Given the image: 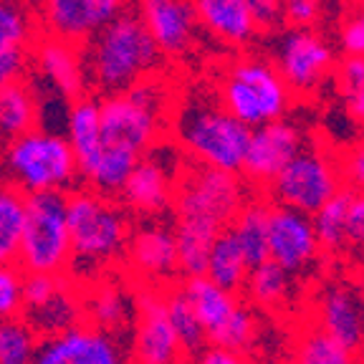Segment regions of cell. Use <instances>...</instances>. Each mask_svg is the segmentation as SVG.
Wrapping results in <instances>:
<instances>
[{
  "label": "cell",
  "instance_id": "21",
  "mask_svg": "<svg viewBox=\"0 0 364 364\" xmlns=\"http://www.w3.org/2000/svg\"><path fill=\"white\" fill-rule=\"evenodd\" d=\"M182 291L188 294L190 304L198 311L200 321L205 326V334H208V341L215 344L218 336L228 329V324L235 318L240 309V301L235 299L233 291L223 289L220 284H215L208 276H188Z\"/></svg>",
  "mask_w": 364,
  "mask_h": 364
},
{
  "label": "cell",
  "instance_id": "7",
  "mask_svg": "<svg viewBox=\"0 0 364 364\" xmlns=\"http://www.w3.org/2000/svg\"><path fill=\"white\" fill-rule=\"evenodd\" d=\"M218 99L233 117L256 129L268 122L286 119L294 91L273 61L243 56L225 68L218 86Z\"/></svg>",
  "mask_w": 364,
  "mask_h": 364
},
{
  "label": "cell",
  "instance_id": "50",
  "mask_svg": "<svg viewBox=\"0 0 364 364\" xmlns=\"http://www.w3.org/2000/svg\"><path fill=\"white\" fill-rule=\"evenodd\" d=\"M245 364H258V362H245Z\"/></svg>",
  "mask_w": 364,
  "mask_h": 364
},
{
  "label": "cell",
  "instance_id": "39",
  "mask_svg": "<svg viewBox=\"0 0 364 364\" xmlns=\"http://www.w3.org/2000/svg\"><path fill=\"white\" fill-rule=\"evenodd\" d=\"M281 11L291 28H314L324 16L321 0H281Z\"/></svg>",
  "mask_w": 364,
  "mask_h": 364
},
{
  "label": "cell",
  "instance_id": "32",
  "mask_svg": "<svg viewBox=\"0 0 364 364\" xmlns=\"http://www.w3.org/2000/svg\"><path fill=\"white\" fill-rule=\"evenodd\" d=\"M349 208H352V193L339 190L329 203H324L311 215L324 250L336 253L349 243Z\"/></svg>",
  "mask_w": 364,
  "mask_h": 364
},
{
  "label": "cell",
  "instance_id": "5",
  "mask_svg": "<svg viewBox=\"0 0 364 364\" xmlns=\"http://www.w3.org/2000/svg\"><path fill=\"white\" fill-rule=\"evenodd\" d=\"M0 177L26 195L66 190L76 182L79 159L66 134L53 129H31L8 139L0 154Z\"/></svg>",
  "mask_w": 364,
  "mask_h": 364
},
{
  "label": "cell",
  "instance_id": "31",
  "mask_svg": "<svg viewBox=\"0 0 364 364\" xmlns=\"http://www.w3.org/2000/svg\"><path fill=\"white\" fill-rule=\"evenodd\" d=\"M296 364H354V349L341 344L336 336L324 331L318 324L306 326L299 334L294 347Z\"/></svg>",
  "mask_w": 364,
  "mask_h": 364
},
{
  "label": "cell",
  "instance_id": "36",
  "mask_svg": "<svg viewBox=\"0 0 364 364\" xmlns=\"http://www.w3.org/2000/svg\"><path fill=\"white\" fill-rule=\"evenodd\" d=\"M31 36V23L18 3L0 0V43L26 46Z\"/></svg>",
  "mask_w": 364,
  "mask_h": 364
},
{
  "label": "cell",
  "instance_id": "17",
  "mask_svg": "<svg viewBox=\"0 0 364 364\" xmlns=\"http://www.w3.org/2000/svg\"><path fill=\"white\" fill-rule=\"evenodd\" d=\"M129 268L147 284L172 279L180 271V253H177L175 230L162 223H149L134 230L127 245Z\"/></svg>",
  "mask_w": 364,
  "mask_h": 364
},
{
  "label": "cell",
  "instance_id": "51",
  "mask_svg": "<svg viewBox=\"0 0 364 364\" xmlns=\"http://www.w3.org/2000/svg\"><path fill=\"white\" fill-rule=\"evenodd\" d=\"M180 364H182V362H180Z\"/></svg>",
  "mask_w": 364,
  "mask_h": 364
},
{
  "label": "cell",
  "instance_id": "26",
  "mask_svg": "<svg viewBox=\"0 0 364 364\" xmlns=\"http://www.w3.org/2000/svg\"><path fill=\"white\" fill-rule=\"evenodd\" d=\"M66 136L76 152L79 167L102 149V104L97 99L81 97L71 102L66 117Z\"/></svg>",
  "mask_w": 364,
  "mask_h": 364
},
{
  "label": "cell",
  "instance_id": "28",
  "mask_svg": "<svg viewBox=\"0 0 364 364\" xmlns=\"http://www.w3.org/2000/svg\"><path fill=\"white\" fill-rule=\"evenodd\" d=\"M38 122V99L23 81L0 89V136L16 139L26 132L36 129Z\"/></svg>",
  "mask_w": 364,
  "mask_h": 364
},
{
  "label": "cell",
  "instance_id": "13",
  "mask_svg": "<svg viewBox=\"0 0 364 364\" xmlns=\"http://www.w3.org/2000/svg\"><path fill=\"white\" fill-rule=\"evenodd\" d=\"M314 218L296 208L276 205L268 218V258L284 266L286 271L304 273L318 261L321 253Z\"/></svg>",
  "mask_w": 364,
  "mask_h": 364
},
{
  "label": "cell",
  "instance_id": "44",
  "mask_svg": "<svg viewBox=\"0 0 364 364\" xmlns=\"http://www.w3.org/2000/svg\"><path fill=\"white\" fill-rule=\"evenodd\" d=\"M253 13H256L258 28L271 31L284 21V11H281V0H253Z\"/></svg>",
  "mask_w": 364,
  "mask_h": 364
},
{
  "label": "cell",
  "instance_id": "6",
  "mask_svg": "<svg viewBox=\"0 0 364 364\" xmlns=\"http://www.w3.org/2000/svg\"><path fill=\"white\" fill-rule=\"evenodd\" d=\"M99 104H102V144L142 157L149 147L159 142L170 97L167 86L157 76H149L127 91L107 94Z\"/></svg>",
  "mask_w": 364,
  "mask_h": 364
},
{
  "label": "cell",
  "instance_id": "3",
  "mask_svg": "<svg viewBox=\"0 0 364 364\" xmlns=\"http://www.w3.org/2000/svg\"><path fill=\"white\" fill-rule=\"evenodd\" d=\"M250 127L223 107L220 99L195 94L177 107L172 119L175 142L193 162L228 172H243L250 144Z\"/></svg>",
  "mask_w": 364,
  "mask_h": 364
},
{
  "label": "cell",
  "instance_id": "42",
  "mask_svg": "<svg viewBox=\"0 0 364 364\" xmlns=\"http://www.w3.org/2000/svg\"><path fill=\"white\" fill-rule=\"evenodd\" d=\"M339 84L344 94L364 89V56H344L339 66Z\"/></svg>",
  "mask_w": 364,
  "mask_h": 364
},
{
  "label": "cell",
  "instance_id": "12",
  "mask_svg": "<svg viewBox=\"0 0 364 364\" xmlns=\"http://www.w3.org/2000/svg\"><path fill=\"white\" fill-rule=\"evenodd\" d=\"M136 318L132 336L134 364H180L185 347L167 314V294L147 284L136 294Z\"/></svg>",
  "mask_w": 364,
  "mask_h": 364
},
{
  "label": "cell",
  "instance_id": "37",
  "mask_svg": "<svg viewBox=\"0 0 364 364\" xmlns=\"http://www.w3.org/2000/svg\"><path fill=\"white\" fill-rule=\"evenodd\" d=\"M339 46L344 56H364V8L357 6L344 13L339 26Z\"/></svg>",
  "mask_w": 364,
  "mask_h": 364
},
{
  "label": "cell",
  "instance_id": "40",
  "mask_svg": "<svg viewBox=\"0 0 364 364\" xmlns=\"http://www.w3.org/2000/svg\"><path fill=\"white\" fill-rule=\"evenodd\" d=\"M26 74V48L16 43H0V89L16 84Z\"/></svg>",
  "mask_w": 364,
  "mask_h": 364
},
{
  "label": "cell",
  "instance_id": "4",
  "mask_svg": "<svg viewBox=\"0 0 364 364\" xmlns=\"http://www.w3.org/2000/svg\"><path fill=\"white\" fill-rule=\"evenodd\" d=\"M112 195L79 190L68 195V230L76 271L99 273L127 253L132 228L127 213L112 203Z\"/></svg>",
  "mask_w": 364,
  "mask_h": 364
},
{
  "label": "cell",
  "instance_id": "48",
  "mask_svg": "<svg viewBox=\"0 0 364 364\" xmlns=\"http://www.w3.org/2000/svg\"><path fill=\"white\" fill-rule=\"evenodd\" d=\"M279 364H296V362H279Z\"/></svg>",
  "mask_w": 364,
  "mask_h": 364
},
{
  "label": "cell",
  "instance_id": "49",
  "mask_svg": "<svg viewBox=\"0 0 364 364\" xmlns=\"http://www.w3.org/2000/svg\"><path fill=\"white\" fill-rule=\"evenodd\" d=\"M362 296H364V279H362Z\"/></svg>",
  "mask_w": 364,
  "mask_h": 364
},
{
  "label": "cell",
  "instance_id": "24",
  "mask_svg": "<svg viewBox=\"0 0 364 364\" xmlns=\"http://www.w3.org/2000/svg\"><path fill=\"white\" fill-rule=\"evenodd\" d=\"M294 273L286 271L276 261H263L258 266L250 268L248 281H245V294L258 309H268V311H281L291 304L294 299Z\"/></svg>",
  "mask_w": 364,
  "mask_h": 364
},
{
  "label": "cell",
  "instance_id": "47",
  "mask_svg": "<svg viewBox=\"0 0 364 364\" xmlns=\"http://www.w3.org/2000/svg\"><path fill=\"white\" fill-rule=\"evenodd\" d=\"M349 3H352V0H321L324 11H344Z\"/></svg>",
  "mask_w": 364,
  "mask_h": 364
},
{
  "label": "cell",
  "instance_id": "41",
  "mask_svg": "<svg viewBox=\"0 0 364 364\" xmlns=\"http://www.w3.org/2000/svg\"><path fill=\"white\" fill-rule=\"evenodd\" d=\"M341 167V177L347 182L349 188L354 190H364V142H357L341 154L339 159Z\"/></svg>",
  "mask_w": 364,
  "mask_h": 364
},
{
  "label": "cell",
  "instance_id": "46",
  "mask_svg": "<svg viewBox=\"0 0 364 364\" xmlns=\"http://www.w3.org/2000/svg\"><path fill=\"white\" fill-rule=\"evenodd\" d=\"M91 6H94V11H97L99 21H102V26L107 21H112V18L122 16L127 8V0H89Z\"/></svg>",
  "mask_w": 364,
  "mask_h": 364
},
{
  "label": "cell",
  "instance_id": "14",
  "mask_svg": "<svg viewBox=\"0 0 364 364\" xmlns=\"http://www.w3.org/2000/svg\"><path fill=\"white\" fill-rule=\"evenodd\" d=\"M36 364H127L117 336L89 321L58 334L43 336Z\"/></svg>",
  "mask_w": 364,
  "mask_h": 364
},
{
  "label": "cell",
  "instance_id": "33",
  "mask_svg": "<svg viewBox=\"0 0 364 364\" xmlns=\"http://www.w3.org/2000/svg\"><path fill=\"white\" fill-rule=\"evenodd\" d=\"M38 331L21 316L0 321V364H36Z\"/></svg>",
  "mask_w": 364,
  "mask_h": 364
},
{
  "label": "cell",
  "instance_id": "1",
  "mask_svg": "<svg viewBox=\"0 0 364 364\" xmlns=\"http://www.w3.org/2000/svg\"><path fill=\"white\" fill-rule=\"evenodd\" d=\"M245 205V185L238 172L198 165L185 170L175 195L177 253L185 276H203L213 243L230 228Z\"/></svg>",
  "mask_w": 364,
  "mask_h": 364
},
{
  "label": "cell",
  "instance_id": "34",
  "mask_svg": "<svg viewBox=\"0 0 364 364\" xmlns=\"http://www.w3.org/2000/svg\"><path fill=\"white\" fill-rule=\"evenodd\" d=\"M167 314H170V321L175 326L177 336H180L185 352H200V347L208 341V334H205V326L195 306L190 304L188 294L182 289L167 294Z\"/></svg>",
  "mask_w": 364,
  "mask_h": 364
},
{
  "label": "cell",
  "instance_id": "43",
  "mask_svg": "<svg viewBox=\"0 0 364 364\" xmlns=\"http://www.w3.org/2000/svg\"><path fill=\"white\" fill-rule=\"evenodd\" d=\"M349 243L364 250V190L352 195V208H349Z\"/></svg>",
  "mask_w": 364,
  "mask_h": 364
},
{
  "label": "cell",
  "instance_id": "8",
  "mask_svg": "<svg viewBox=\"0 0 364 364\" xmlns=\"http://www.w3.org/2000/svg\"><path fill=\"white\" fill-rule=\"evenodd\" d=\"M74 261L68 230V195L63 190L26 195L18 263L26 273H66Z\"/></svg>",
  "mask_w": 364,
  "mask_h": 364
},
{
  "label": "cell",
  "instance_id": "11",
  "mask_svg": "<svg viewBox=\"0 0 364 364\" xmlns=\"http://www.w3.org/2000/svg\"><path fill=\"white\" fill-rule=\"evenodd\" d=\"M273 63L294 94L306 97L334 71V48L314 28H291L273 46Z\"/></svg>",
  "mask_w": 364,
  "mask_h": 364
},
{
  "label": "cell",
  "instance_id": "15",
  "mask_svg": "<svg viewBox=\"0 0 364 364\" xmlns=\"http://www.w3.org/2000/svg\"><path fill=\"white\" fill-rule=\"evenodd\" d=\"M301 149H304L301 132H299L296 124H291V122L276 119L263 127H256V129L250 132V144H248V152H245L243 175L253 185L268 188Z\"/></svg>",
  "mask_w": 364,
  "mask_h": 364
},
{
  "label": "cell",
  "instance_id": "22",
  "mask_svg": "<svg viewBox=\"0 0 364 364\" xmlns=\"http://www.w3.org/2000/svg\"><path fill=\"white\" fill-rule=\"evenodd\" d=\"M41 16L48 36L71 43H86L102 26L89 0H41Z\"/></svg>",
  "mask_w": 364,
  "mask_h": 364
},
{
  "label": "cell",
  "instance_id": "9",
  "mask_svg": "<svg viewBox=\"0 0 364 364\" xmlns=\"http://www.w3.org/2000/svg\"><path fill=\"white\" fill-rule=\"evenodd\" d=\"M341 182H344L341 167L329 152L304 147L268 185V193L276 205H286L314 215L321 205L339 193Z\"/></svg>",
  "mask_w": 364,
  "mask_h": 364
},
{
  "label": "cell",
  "instance_id": "18",
  "mask_svg": "<svg viewBox=\"0 0 364 364\" xmlns=\"http://www.w3.org/2000/svg\"><path fill=\"white\" fill-rule=\"evenodd\" d=\"M316 324L349 349L364 347V296L347 284L326 286L316 299Z\"/></svg>",
  "mask_w": 364,
  "mask_h": 364
},
{
  "label": "cell",
  "instance_id": "30",
  "mask_svg": "<svg viewBox=\"0 0 364 364\" xmlns=\"http://www.w3.org/2000/svg\"><path fill=\"white\" fill-rule=\"evenodd\" d=\"M268 218H271V208L266 203H245L235 220L230 223V230L243 245L250 266L268 261Z\"/></svg>",
  "mask_w": 364,
  "mask_h": 364
},
{
  "label": "cell",
  "instance_id": "10",
  "mask_svg": "<svg viewBox=\"0 0 364 364\" xmlns=\"http://www.w3.org/2000/svg\"><path fill=\"white\" fill-rule=\"evenodd\" d=\"M185 149L172 142H157L142 154L132 175L127 177L119 198L129 210L139 215H159L175 203L177 188L185 175Z\"/></svg>",
  "mask_w": 364,
  "mask_h": 364
},
{
  "label": "cell",
  "instance_id": "2",
  "mask_svg": "<svg viewBox=\"0 0 364 364\" xmlns=\"http://www.w3.org/2000/svg\"><path fill=\"white\" fill-rule=\"evenodd\" d=\"M165 53L159 51L139 13H122L112 18L86 41L84 63L89 84L104 97L127 91L157 74Z\"/></svg>",
  "mask_w": 364,
  "mask_h": 364
},
{
  "label": "cell",
  "instance_id": "25",
  "mask_svg": "<svg viewBox=\"0 0 364 364\" xmlns=\"http://www.w3.org/2000/svg\"><path fill=\"white\" fill-rule=\"evenodd\" d=\"M250 261L245 256L243 245L238 243L235 233L230 228H225L220 235L215 238L210 250V258H208V268H205V276L213 279L215 284H220L228 291H240L245 289V281H248L250 273Z\"/></svg>",
  "mask_w": 364,
  "mask_h": 364
},
{
  "label": "cell",
  "instance_id": "19",
  "mask_svg": "<svg viewBox=\"0 0 364 364\" xmlns=\"http://www.w3.org/2000/svg\"><path fill=\"white\" fill-rule=\"evenodd\" d=\"M36 66H38V74L48 81V86L68 102L84 97L89 74H86L84 53H79V43L46 36L36 46Z\"/></svg>",
  "mask_w": 364,
  "mask_h": 364
},
{
  "label": "cell",
  "instance_id": "23",
  "mask_svg": "<svg viewBox=\"0 0 364 364\" xmlns=\"http://www.w3.org/2000/svg\"><path fill=\"white\" fill-rule=\"evenodd\" d=\"M84 314L91 324L109 334H119L136 318V301L117 284H99L84 299Z\"/></svg>",
  "mask_w": 364,
  "mask_h": 364
},
{
  "label": "cell",
  "instance_id": "38",
  "mask_svg": "<svg viewBox=\"0 0 364 364\" xmlns=\"http://www.w3.org/2000/svg\"><path fill=\"white\" fill-rule=\"evenodd\" d=\"M61 276L63 273H26V286H23L26 309H36L48 301V299L66 284ZM26 309H23V311H26Z\"/></svg>",
  "mask_w": 364,
  "mask_h": 364
},
{
  "label": "cell",
  "instance_id": "45",
  "mask_svg": "<svg viewBox=\"0 0 364 364\" xmlns=\"http://www.w3.org/2000/svg\"><path fill=\"white\" fill-rule=\"evenodd\" d=\"M198 364H245V359L238 352H230V349L223 347H213L205 349L198 357Z\"/></svg>",
  "mask_w": 364,
  "mask_h": 364
},
{
  "label": "cell",
  "instance_id": "16",
  "mask_svg": "<svg viewBox=\"0 0 364 364\" xmlns=\"http://www.w3.org/2000/svg\"><path fill=\"white\" fill-rule=\"evenodd\" d=\"M136 3L144 26L165 56L180 58L193 51L198 31L203 28L193 0H136Z\"/></svg>",
  "mask_w": 364,
  "mask_h": 364
},
{
  "label": "cell",
  "instance_id": "35",
  "mask_svg": "<svg viewBox=\"0 0 364 364\" xmlns=\"http://www.w3.org/2000/svg\"><path fill=\"white\" fill-rule=\"evenodd\" d=\"M26 273L16 263H0V321L21 316L26 309Z\"/></svg>",
  "mask_w": 364,
  "mask_h": 364
},
{
  "label": "cell",
  "instance_id": "29",
  "mask_svg": "<svg viewBox=\"0 0 364 364\" xmlns=\"http://www.w3.org/2000/svg\"><path fill=\"white\" fill-rule=\"evenodd\" d=\"M23 223H26V193L0 177V263L18 261Z\"/></svg>",
  "mask_w": 364,
  "mask_h": 364
},
{
  "label": "cell",
  "instance_id": "27",
  "mask_svg": "<svg viewBox=\"0 0 364 364\" xmlns=\"http://www.w3.org/2000/svg\"><path fill=\"white\" fill-rule=\"evenodd\" d=\"M81 316H84V304L76 299L68 284H63L46 304L23 311V318H26L41 336H51V334H58V331L71 329V326L79 324Z\"/></svg>",
  "mask_w": 364,
  "mask_h": 364
},
{
  "label": "cell",
  "instance_id": "20",
  "mask_svg": "<svg viewBox=\"0 0 364 364\" xmlns=\"http://www.w3.org/2000/svg\"><path fill=\"white\" fill-rule=\"evenodd\" d=\"M205 33L225 46H248L258 36L253 0H193Z\"/></svg>",
  "mask_w": 364,
  "mask_h": 364
}]
</instances>
